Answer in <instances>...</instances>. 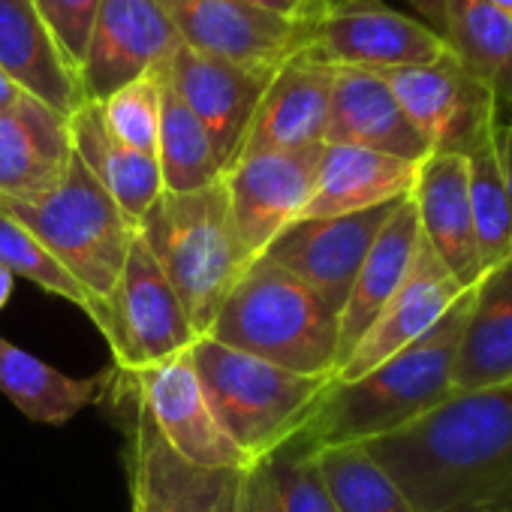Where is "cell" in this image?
<instances>
[{
  "mask_svg": "<svg viewBox=\"0 0 512 512\" xmlns=\"http://www.w3.org/2000/svg\"><path fill=\"white\" fill-rule=\"evenodd\" d=\"M139 235L181 299L193 332L205 338L250 266L229 220L223 181L193 193H160L142 217Z\"/></svg>",
  "mask_w": 512,
  "mask_h": 512,
  "instance_id": "5",
  "label": "cell"
},
{
  "mask_svg": "<svg viewBox=\"0 0 512 512\" xmlns=\"http://www.w3.org/2000/svg\"><path fill=\"white\" fill-rule=\"evenodd\" d=\"M512 383V253L485 269L470 287V308L461 326L452 395Z\"/></svg>",
  "mask_w": 512,
  "mask_h": 512,
  "instance_id": "22",
  "label": "cell"
},
{
  "mask_svg": "<svg viewBox=\"0 0 512 512\" xmlns=\"http://www.w3.org/2000/svg\"><path fill=\"white\" fill-rule=\"evenodd\" d=\"M154 157L160 166L163 193H193L211 187L223 175L205 127L169 85L166 67L160 82V133Z\"/></svg>",
  "mask_w": 512,
  "mask_h": 512,
  "instance_id": "29",
  "label": "cell"
},
{
  "mask_svg": "<svg viewBox=\"0 0 512 512\" xmlns=\"http://www.w3.org/2000/svg\"><path fill=\"white\" fill-rule=\"evenodd\" d=\"M34 7L49 25L67 64L79 76V64L88 49V37L100 10V0H34Z\"/></svg>",
  "mask_w": 512,
  "mask_h": 512,
  "instance_id": "35",
  "label": "cell"
},
{
  "mask_svg": "<svg viewBox=\"0 0 512 512\" xmlns=\"http://www.w3.org/2000/svg\"><path fill=\"white\" fill-rule=\"evenodd\" d=\"M106 308L109 326L103 338L112 347L115 371L121 374H136L166 362L190 350V344L199 338L184 314L181 299L139 232L127 253L121 278L106 299Z\"/></svg>",
  "mask_w": 512,
  "mask_h": 512,
  "instance_id": "7",
  "label": "cell"
},
{
  "mask_svg": "<svg viewBox=\"0 0 512 512\" xmlns=\"http://www.w3.org/2000/svg\"><path fill=\"white\" fill-rule=\"evenodd\" d=\"M0 211L19 220L91 296L100 302L112 296L139 226L79 154H73L55 190L37 199H0Z\"/></svg>",
  "mask_w": 512,
  "mask_h": 512,
  "instance_id": "6",
  "label": "cell"
},
{
  "mask_svg": "<svg viewBox=\"0 0 512 512\" xmlns=\"http://www.w3.org/2000/svg\"><path fill=\"white\" fill-rule=\"evenodd\" d=\"M476 4H485L491 10H500V13L512 16V0H476Z\"/></svg>",
  "mask_w": 512,
  "mask_h": 512,
  "instance_id": "42",
  "label": "cell"
},
{
  "mask_svg": "<svg viewBox=\"0 0 512 512\" xmlns=\"http://www.w3.org/2000/svg\"><path fill=\"white\" fill-rule=\"evenodd\" d=\"M272 470L278 479L284 512H338L311 449L305 446L281 449L278 455H272Z\"/></svg>",
  "mask_w": 512,
  "mask_h": 512,
  "instance_id": "34",
  "label": "cell"
},
{
  "mask_svg": "<svg viewBox=\"0 0 512 512\" xmlns=\"http://www.w3.org/2000/svg\"><path fill=\"white\" fill-rule=\"evenodd\" d=\"M241 473L244 470H202L181 461L133 395V512H235Z\"/></svg>",
  "mask_w": 512,
  "mask_h": 512,
  "instance_id": "16",
  "label": "cell"
},
{
  "mask_svg": "<svg viewBox=\"0 0 512 512\" xmlns=\"http://www.w3.org/2000/svg\"><path fill=\"white\" fill-rule=\"evenodd\" d=\"M13 284H16V278L0 266V311H4V305L10 302V296H13Z\"/></svg>",
  "mask_w": 512,
  "mask_h": 512,
  "instance_id": "41",
  "label": "cell"
},
{
  "mask_svg": "<svg viewBox=\"0 0 512 512\" xmlns=\"http://www.w3.org/2000/svg\"><path fill=\"white\" fill-rule=\"evenodd\" d=\"M323 145L241 157L220 175L229 220L247 263L260 260L269 244L302 217L317 184Z\"/></svg>",
  "mask_w": 512,
  "mask_h": 512,
  "instance_id": "8",
  "label": "cell"
},
{
  "mask_svg": "<svg viewBox=\"0 0 512 512\" xmlns=\"http://www.w3.org/2000/svg\"><path fill=\"white\" fill-rule=\"evenodd\" d=\"M335 73L338 67L314 58L308 49L281 64L253 112L235 160L320 145L326 136Z\"/></svg>",
  "mask_w": 512,
  "mask_h": 512,
  "instance_id": "18",
  "label": "cell"
},
{
  "mask_svg": "<svg viewBox=\"0 0 512 512\" xmlns=\"http://www.w3.org/2000/svg\"><path fill=\"white\" fill-rule=\"evenodd\" d=\"M115 377V368L91 377H70L0 335V392L31 422H70L85 407L103 401L109 389H115Z\"/></svg>",
  "mask_w": 512,
  "mask_h": 512,
  "instance_id": "27",
  "label": "cell"
},
{
  "mask_svg": "<svg viewBox=\"0 0 512 512\" xmlns=\"http://www.w3.org/2000/svg\"><path fill=\"white\" fill-rule=\"evenodd\" d=\"M470 308V287L440 317V323L389 356L374 371L326 389L311 419L290 446H338L386 437L452 398V368L461 326Z\"/></svg>",
  "mask_w": 512,
  "mask_h": 512,
  "instance_id": "2",
  "label": "cell"
},
{
  "mask_svg": "<svg viewBox=\"0 0 512 512\" xmlns=\"http://www.w3.org/2000/svg\"><path fill=\"white\" fill-rule=\"evenodd\" d=\"M494 151H497L506 199H509V208H512V124H497V130H494Z\"/></svg>",
  "mask_w": 512,
  "mask_h": 512,
  "instance_id": "38",
  "label": "cell"
},
{
  "mask_svg": "<svg viewBox=\"0 0 512 512\" xmlns=\"http://www.w3.org/2000/svg\"><path fill=\"white\" fill-rule=\"evenodd\" d=\"M22 94H25V91H22L4 70H0V112H7L10 106H16Z\"/></svg>",
  "mask_w": 512,
  "mask_h": 512,
  "instance_id": "40",
  "label": "cell"
},
{
  "mask_svg": "<svg viewBox=\"0 0 512 512\" xmlns=\"http://www.w3.org/2000/svg\"><path fill=\"white\" fill-rule=\"evenodd\" d=\"M70 136H73V151L88 166V172L103 184V190L118 202V208L139 226L163 193L157 157L121 145L109 133L103 109L94 100H85L70 115Z\"/></svg>",
  "mask_w": 512,
  "mask_h": 512,
  "instance_id": "26",
  "label": "cell"
},
{
  "mask_svg": "<svg viewBox=\"0 0 512 512\" xmlns=\"http://www.w3.org/2000/svg\"><path fill=\"white\" fill-rule=\"evenodd\" d=\"M461 293L464 287L449 275V269L437 260V253L419 232V244L404 284L377 314V320L362 335L347 362L335 371V383L359 380L362 374L383 365L389 356L401 353L404 347L428 335L440 323V317L458 302Z\"/></svg>",
  "mask_w": 512,
  "mask_h": 512,
  "instance_id": "17",
  "label": "cell"
},
{
  "mask_svg": "<svg viewBox=\"0 0 512 512\" xmlns=\"http://www.w3.org/2000/svg\"><path fill=\"white\" fill-rule=\"evenodd\" d=\"M338 512H416L365 443L311 449Z\"/></svg>",
  "mask_w": 512,
  "mask_h": 512,
  "instance_id": "30",
  "label": "cell"
},
{
  "mask_svg": "<svg viewBox=\"0 0 512 512\" xmlns=\"http://www.w3.org/2000/svg\"><path fill=\"white\" fill-rule=\"evenodd\" d=\"M187 356L214 419L253 464L287 449L332 386V377L293 374L211 338H196Z\"/></svg>",
  "mask_w": 512,
  "mask_h": 512,
  "instance_id": "4",
  "label": "cell"
},
{
  "mask_svg": "<svg viewBox=\"0 0 512 512\" xmlns=\"http://www.w3.org/2000/svg\"><path fill=\"white\" fill-rule=\"evenodd\" d=\"M0 70L64 118L85 103L79 76L58 49L34 0H0Z\"/></svg>",
  "mask_w": 512,
  "mask_h": 512,
  "instance_id": "23",
  "label": "cell"
},
{
  "mask_svg": "<svg viewBox=\"0 0 512 512\" xmlns=\"http://www.w3.org/2000/svg\"><path fill=\"white\" fill-rule=\"evenodd\" d=\"M419 232L449 275L467 290L482 275L479 244L467 190L464 154H428L410 190Z\"/></svg>",
  "mask_w": 512,
  "mask_h": 512,
  "instance_id": "19",
  "label": "cell"
},
{
  "mask_svg": "<svg viewBox=\"0 0 512 512\" xmlns=\"http://www.w3.org/2000/svg\"><path fill=\"white\" fill-rule=\"evenodd\" d=\"M416 244H419V217L413 199L404 196L392 211V217L377 232L371 250L365 253L362 269L338 314V368L347 362V356L356 350V344L371 329L377 314L404 284Z\"/></svg>",
  "mask_w": 512,
  "mask_h": 512,
  "instance_id": "25",
  "label": "cell"
},
{
  "mask_svg": "<svg viewBox=\"0 0 512 512\" xmlns=\"http://www.w3.org/2000/svg\"><path fill=\"white\" fill-rule=\"evenodd\" d=\"M365 449L416 512H512V383L452 395Z\"/></svg>",
  "mask_w": 512,
  "mask_h": 512,
  "instance_id": "1",
  "label": "cell"
},
{
  "mask_svg": "<svg viewBox=\"0 0 512 512\" xmlns=\"http://www.w3.org/2000/svg\"><path fill=\"white\" fill-rule=\"evenodd\" d=\"M398 202L401 199L344 217L296 220L269 244L263 256L299 278L335 314H341L365 253L371 250L377 232L392 217Z\"/></svg>",
  "mask_w": 512,
  "mask_h": 512,
  "instance_id": "12",
  "label": "cell"
},
{
  "mask_svg": "<svg viewBox=\"0 0 512 512\" xmlns=\"http://www.w3.org/2000/svg\"><path fill=\"white\" fill-rule=\"evenodd\" d=\"M0 266H4L13 278H28L40 290L76 305L91 317V323L106 335L109 326V308L97 296H91L55 256L10 214L0 211Z\"/></svg>",
  "mask_w": 512,
  "mask_h": 512,
  "instance_id": "31",
  "label": "cell"
},
{
  "mask_svg": "<svg viewBox=\"0 0 512 512\" xmlns=\"http://www.w3.org/2000/svg\"><path fill=\"white\" fill-rule=\"evenodd\" d=\"M497 130V124H494ZM494 130L464 154L467 160V190L479 244L482 272L497 266L512 253V208L506 199V187L500 178V163L494 151Z\"/></svg>",
  "mask_w": 512,
  "mask_h": 512,
  "instance_id": "32",
  "label": "cell"
},
{
  "mask_svg": "<svg viewBox=\"0 0 512 512\" xmlns=\"http://www.w3.org/2000/svg\"><path fill=\"white\" fill-rule=\"evenodd\" d=\"M419 163L356 145H323L314 193L299 220L344 217L410 196Z\"/></svg>",
  "mask_w": 512,
  "mask_h": 512,
  "instance_id": "24",
  "label": "cell"
},
{
  "mask_svg": "<svg viewBox=\"0 0 512 512\" xmlns=\"http://www.w3.org/2000/svg\"><path fill=\"white\" fill-rule=\"evenodd\" d=\"M178 46L181 37L163 0H100L79 64L82 97L103 103L118 88L160 73Z\"/></svg>",
  "mask_w": 512,
  "mask_h": 512,
  "instance_id": "9",
  "label": "cell"
},
{
  "mask_svg": "<svg viewBox=\"0 0 512 512\" xmlns=\"http://www.w3.org/2000/svg\"><path fill=\"white\" fill-rule=\"evenodd\" d=\"M404 4H410V7L422 16V22H425L434 34H440V37L446 40V28H449V0H404Z\"/></svg>",
  "mask_w": 512,
  "mask_h": 512,
  "instance_id": "39",
  "label": "cell"
},
{
  "mask_svg": "<svg viewBox=\"0 0 512 512\" xmlns=\"http://www.w3.org/2000/svg\"><path fill=\"white\" fill-rule=\"evenodd\" d=\"M253 10H263L299 25H320L332 13V0H238Z\"/></svg>",
  "mask_w": 512,
  "mask_h": 512,
  "instance_id": "37",
  "label": "cell"
},
{
  "mask_svg": "<svg viewBox=\"0 0 512 512\" xmlns=\"http://www.w3.org/2000/svg\"><path fill=\"white\" fill-rule=\"evenodd\" d=\"M275 70H253L211 55H199L187 46L166 64V79L187 109L205 127L220 169L226 172L247 136L253 112L260 106Z\"/></svg>",
  "mask_w": 512,
  "mask_h": 512,
  "instance_id": "15",
  "label": "cell"
},
{
  "mask_svg": "<svg viewBox=\"0 0 512 512\" xmlns=\"http://www.w3.org/2000/svg\"><path fill=\"white\" fill-rule=\"evenodd\" d=\"M308 52L332 67L386 73L431 64L449 55V43L425 22L401 16L380 0H350L332 7L317 25Z\"/></svg>",
  "mask_w": 512,
  "mask_h": 512,
  "instance_id": "14",
  "label": "cell"
},
{
  "mask_svg": "<svg viewBox=\"0 0 512 512\" xmlns=\"http://www.w3.org/2000/svg\"><path fill=\"white\" fill-rule=\"evenodd\" d=\"M338 4H350V0H332V7H338Z\"/></svg>",
  "mask_w": 512,
  "mask_h": 512,
  "instance_id": "43",
  "label": "cell"
},
{
  "mask_svg": "<svg viewBox=\"0 0 512 512\" xmlns=\"http://www.w3.org/2000/svg\"><path fill=\"white\" fill-rule=\"evenodd\" d=\"M73 154L70 118L22 94L0 112V199H37L55 190Z\"/></svg>",
  "mask_w": 512,
  "mask_h": 512,
  "instance_id": "21",
  "label": "cell"
},
{
  "mask_svg": "<svg viewBox=\"0 0 512 512\" xmlns=\"http://www.w3.org/2000/svg\"><path fill=\"white\" fill-rule=\"evenodd\" d=\"M124 377L157 434L181 461L202 470H247L253 464L214 419L187 350Z\"/></svg>",
  "mask_w": 512,
  "mask_h": 512,
  "instance_id": "10",
  "label": "cell"
},
{
  "mask_svg": "<svg viewBox=\"0 0 512 512\" xmlns=\"http://www.w3.org/2000/svg\"><path fill=\"white\" fill-rule=\"evenodd\" d=\"M181 46L253 70H278L305 52L317 25H299L238 0H163Z\"/></svg>",
  "mask_w": 512,
  "mask_h": 512,
  "instance_id": "11",
  "label": "cell"
},
{
  "mask_svg": "<svg viewBox=\"0 0 512 512\" xmlns=\"http://www.w3.org/2000/svg\"><path fill=\"white\" fill-rule=\"evenodd\" d=\"M205 338L305 377L338 371V314L266 256L238 278Z\"/></svg>",
  "mask_w": 512,
  "mask_h": 512,
  "instance_id": "3",
  "label": "cell"
},
{
  "mask_svg": "<svg viewBox=\"0 0 512 512\" xmlns=\"http://www.w3.org/2000/svg\"><path fill=\"white\" fill-rule=\"evenodd\" d=\"M326 145H356L398 160L422 163L431 148L416 133L380 73L338 67L326 121Z\"/></svg>",
  "mask_w": 512,
  "mask_h": 512,
  "instance_id": "20",
  "label": "cell"
},
{
  "mask_svg": "<svg viewBox=\"0 0 512 512\" xmlns=\"http://www.w3.org/2000/svg\"><path fill=\"white\" fill-rule=\"evenodd\" d=\"M235 512H284L281 509V491L272 470V458L256 461L241 473Z\"/></svg>",
  "mask_w": 512,
  "mask_h": 512,
  "instance_id": "36",
  "label": "cell"
},
{
  "mask_svg": "<svg viewBox=\"0 0 512 512\" xmlns=\"http://www.w3.org/2000/svg\"><path fill=\"white\" fill-rule=\"evenodd\" d=\"M446 43L485 91L497 124H512V16L476 0H449Z\"/></svg>",
  "mask_w": 512,
  "mask_h": 512,
  "instance_id": "28",
  "label": "cell"
},
{
  "mask_svg": "<svg viewBox=\"0 0 512 512\" xmlns=\"http://www.w3.org/2000/svg\"><path fill=\"white\" fill-rule=\"evenodd\" d=\"M380 76L431 154H467L497 124L485 91L461 70L452 52L431 64Z\"/></svg>",
  "mask_w": 512,
  "mask_h": 512,
  "instance_id": "13",
  "label": "cell"
},
{
  "mask_svg": "<svg viewBox=\"0 0 512 512\" xmlns=\"http://www.w3.org/2000/svg\"><path fill=\"white\" fill-rule=\"evenodd\" d=\"M160 82H163V70L118 88L112 97L100 103L109 133L121 145L151 157L157 154V133H160Z\"/></svg>",
  "mask_w": 512,
  "mask_h": 512,
  "instance_id": "33",
  "label": "cell"
}]
</instances>
